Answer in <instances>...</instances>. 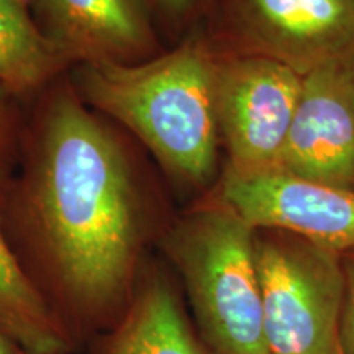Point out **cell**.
<instances>
[{
	"label": "cell",
	"mask_w": 354,
	"mask_h": 354,
	"mask_svg": "<svg viewBox=\"0 0 354 354\" xmlns=\"http://www.w3.org/2000/svg\"><path fill=\"white\" fill-rule=\"evenodd\" d=\"M0 220L35 284L86 353L130 307L143 216L122 145L79 97L63 91L48 104L26 180Z\"/></svg>",
	"instance_id": "cell-1"
},
{
	"label": "cell",
	"mask_w": 354,
	"mask_h": 354,
	"mask_svg": "<svg viewBox=\"0 0 354 354\" xmlns=\"http://www.w3.org/2000/svg\"><path fill=\"white\" fill-rule=\"evenodd\" d=\"M218 61L189 39L141 64H81L79 91L88 104L135 133L167 171L189 184L214 177L218 154Z\"/></svg>",
	"instance_id": "cell-2"
},
{
	"label": "cell",
	"mask_w": 354,
	"mask_h": 354,
	"mask_svg": "<svg viewBox=\"0 0 354 354\" xmlns=\"http://www.w3.org/2000/svg\"><path fill=\"white\" fill-rule=\"evenodd\" d=\"M254 240L256 230L223 202L197 207L165 234L210 354H269Z\"/></svg>",
	"instance_id": "cell-3"
},
{
	"label": "cell",
	"mask_w": 354,
	"mask_h": 354,
	"mask_svg": "<svg viewBox=\"0 0 354 354\" xmlns=\"http://www.w3.org/2000/svg\"><path fill=\"white\" fill-rule=\"evenodd\" d=\"M254 254L269 354H343L346 277L338 253L279 232L256 236Z\"/></svg>",
	"instance_id": "cell-4"
},
{
	"label": "cell",
	"mask_w": 354,
	"mask_h": 354,
	"mask_svg": "<svg viewBox=\"0 0 354 354\" xmlns=\"http://www.w3.org/2000/svg\"><path fill=\"white\" fill-rule=\"evenodd\" d=\"M302 76L281 61L253 55L218 61L216 122L238 174L277 171L297 109Z\"/></svg>",
	"instance_id": "cell-5"
},
{
	"label": "cell",
	"mask_w": 354,
	"mask_h": 354,
	"mask_svg": "<svg viewBox=\"0 0 354 354\" xmlns=\"http://www.w3.org/2000/svg\"><path fill=\"white\" fill-rule=\"evenodd\" d=\"M221 202L254 230L286 232L338 253L354 248V189L302 179L281 171H225Z\"/></svg>",
	"instance_id": "cell-6"
},
{
	"label": "cell",
	"mask_w": 354,
	"mask_h": 354,
	"mask_svg": "<svg viewBox=\"0 0 354 354\" xmlns=\"http://www.w3.org/2000/svg\"><path fill=\"white\" fill-rule=\"evenodd\" d=\"M228 13L256 55L299 76L354 66V0H228Z\"/></svg>",
	"instance_id": "cell-7"
},
{
	"label": "cell",
	"mask_w": 354,
	"mask_h": 354,
	"mask_svg": "<svg viewBox=\"0 0 354 354\" xmlns=\"http://www.w3.org/2000/svg\"><path fill=\"white\" fill-rule=\"evenodd\" d=\"M277 171L354 189V66H325L302 77Z\"/></svg>",
	"instance_id": "cell-8"
},
{
	"label": "cell",
	"mask_w": 354,
	"mask_h": 354,
	"mask_svg": "<svg viewBox=\"0 0 354 354\" xmlns=\"http://www.w3.org/2000/svg\"><path fill=\"white\" fill-rule=\"evenodd\" d=\"M66 63H128L151 41L146 0H28Z\"/></svg>",
	"instance_id": "cell-9"
},
{
	"label": "cell",
	"mask_w": 354,
	"mask_h": 354,
	"mask_svg": "<svg viewBox=\"0 0 354 354\" xmlns=\"http://www.w3.org/2000/svg\"><path fill=\"white\" fill-rule=\"evenodd\" d=\"M88 354H210L169 279L138 277L125 315L87 344Z\"/></svg>",
	"instance_id": "cell-10"
},
{
	"label": "cell",
	"mask_w": 354,
	"mask_h": 354,
	"mask_svg": "<svg viewBox=\"0 0 354 354\" xmlns=\"http://www.w3.org/2000/svg\"><path fill=\"white\" fill-rule=\"evenodd\" d=\"M0 330L26 354H79L81 349L44 299L0 220Z\"/></svg>",
	"instance_id": "cell-11"
},
{
	"label": "cell",
	"mask_w": 354,
	"mask_h": 354,
	"mask_svg": "<svg viewBox=\"0 0 354 354\" xmlns=\"http://www.w3.org/2000/svg\"><path fill=\"white\" fill-rule=\"evenodd\" d=\"M64 64L35 20L28 0H0V86L20 94L30 92Z\"/></svg>",
	"instance_id": "cell-12"
},
{
	"label": "cell",
	"mask_w": 354,
	"mask_h": 354,
	"mask_svg": "<svg viewBox=\"0 0 354 354\" xmlns=\"http://www.w3.org/2000/svg\"><path fill=\"white\" fill-rule=\"evenodd\" d=\"M339 338H342L343 354H354V269L346 279Z\"/></svg>",
	"instance_id": "cell-13"
},
{
	"label": "cell",
	"mask_w": 354,
	"mask_h": 354,
	"mask_svg": "<svg viewBox=\"0 0 354 354\" xmlns=\"http://www.w3.org/2000/svg\"><path fill=\"white\" fill-rule=\"evenodd\" d=\"M146 2H148V6L158 7L166 15L179 19V17H184L185 13L192 10L201 0H146Z\"/></svg>",
	"instance_id": "cell-14"
},
{
	"label": "cell",
	"mask_w": 354,
	"mask_h": 354,
	"mask_svg": "<svg viewBox=\"0 0 354 354\" xmlns=\"http://www.w3.org/2000/svg\"><path fill=\"white\" fill-rule=\"evenodd\" d=\"M8 143H10V125H8V118L2 104H0V167L6 159Z\"/></svg>",
	"instance_id": "cell-15"
},
{
	"label": "cell",
	"mask_w": 354,
	"mask_h": 354,
	"mask_svg": "<svg viewBox=\"0 0 354 354\" xmlns=\"http://www.w3.org/2000/svg\"><path fill=\"white\" fill-rule=\"evenodd\" d=\"M0 354H26L19 343L0 330Z\"/></svg>",
	"instance_id": "cell-16"
}]
</instances>
